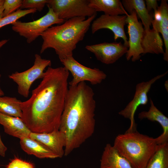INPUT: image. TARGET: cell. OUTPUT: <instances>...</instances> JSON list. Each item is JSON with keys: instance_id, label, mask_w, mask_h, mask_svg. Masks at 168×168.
I'll use <instances>...</instances> for the list:
<instances>
[{"instance_id": "6da1fadb", "label": "cell", "mask_w": 168, "mask_h": 168, "mask_svg": "<svg viewBox=\"0 0 168 168\" xmlns=\"http://www.w3.org/2000/svg\"><path fill=\"white\" fill-rule=\"evenodd\" d=\"M69 75L64 67H48L31 97L22 101L21 119L31 132L48 133L59 129Z\"/></svg>"}, {"instance_id": "7a4b0ae2", "label": "cell", "mask_w": 168, "mask_h": 168, "mask_svg": "<svg viewBox=\"0 0 168 168\" xmlns=\"http://www.w3.org/2000/svg\"><path fill=\"white\" fill-rule=\"evenodd\" d=\"M94 96L93 89L85 82L68 88L59 129L66 137L64 156L80 147L94 132Z\"/></svg>"}, {"instance_id": "3957f363", "label": "cell", "mask_w": 168, "mask_h": 168, "mask_svg": "<svg viewBox=\"0 0 168 168\" xmlns=\"http://www.w3.org/2000/svg\"><path fill=\"white\" fill-rule=\"evenodd\" d=\"M96 15L76 17L51 26L40 35L43 39L40 53L48 48L54 49L60 60L73 56L77 45L83 39Z\"/></svg>"}, {"instance_id": "277c9868", "label": "cell", "mask_w": 168, "mask_h": 168, "mask_svg": "<svg viewBox=\"0 0 168 168\" xmlns=\"http://www.w3.org/2000/svg\"><path fill=\"white\" fill-rule=\"evenodd\" d=\"M113 146L133 168H145L158 145L156 138L141 134L135 129H128L118 135Z\"/></svg>"}, {"instance_id": "5b68a950", "label": "cell", "mask_w": 168, "mask_h": 168, "mask_svg": "<svg viewBox=\"0 0 168 168\" xmlns=\"http://www.w3.org/2000/svg\"><path fill=\"white\" fill-rule=\"evenodd\" d=\"M48 8L47 13L39 19L32 21L22 22L18 20L12 24V29L30 43L53 25L61 24L65 21L59 18L52 9Z\"/></svg>"}, {"instance_id": "8992f818", "label": "cell", "mask_w": 168, "mask_h": 168, "mask_svg": "<svg viewBox=\"0 0 168 168\" xmlns=\"http://www.w3.org/2000/svg\"><path fill=\"white\" fill-rule=\"evenodd\" d=\"M33 65L27 70L21 72H16L9 76V77L17 85L18 93L23 96L28 97L30 87L36 80L42 79L45 68L50 67L51 62L49 59L42 58L38 54L35 55Z\"/></svg>"}, {"instance_id": "52a82bcc", "label": "cell", "mask_w": 168, "mask_h": 168, "mask_svg": "<svg viewBox=\"0 0 168 168\" xmlns=\"http://www.w3.org/2000/svg\"><path fill=\"white\" fill-rule=\"evenodd\" d=\"M89 0H48V7L65 21L76 17L96 15L97 12L89 5Z\"/></svg>"}, {"instance_id": "ba28073f", "label": "cell", "mask_w": 168, "mask_h": 168, "mask_svg": "<svg viewBox=\"0 0 168 168\" xmlns=\"http://www.w3.org/2000/svg\"><path fill=\"white\" fill-rule=\"evenodd\" d=\"M60 61L72 75V79L69 83L70 86H75L86 81L95 85L100 83L106 77V75L103 71L98 68L86 67L78 62L73 56Z\"/></svg>"}, {"instance_id": "9c48e42d", "label": "cell", "mask_w": 168, "mask_h": 168, "mask_svg": "<svg viewBox=\"0 0 168 168\" xmlns=\"http://www.w3.org/2000/svg\"><path fill=\"white\" fill-rule=\"evenodd\" d=\"M126 22L128 24L129 48L126 54V57L127 60L131 59L135 62L139 60L141 54H143L141 42L144 29L141 22L138 21L134 10L127 15Z\"/></svg>"}, {"instance_id": "30bf717a", "label": "cell", "mask_w": 168, "mask_h": 168, "mask_svg": "<svg viewBox=\"0 0 168 168\" xmlns=\"http://www.w3.org/2000/svg\"><path fill=\"white\" fill-rule=\"evenodd\" d=\"M168 72L158 75L149 80L142 82L138 83L136 87L135 91L133 97L124 109L120 111L119 114L124 117L130 120V125L128 129L136 128L134 116L138 107L141 105H145L148 102L147 94L152 85L156 81L164 77Z\"/></svg>"}, {"instance_id": "8fae6325", "label": "cell", "mask_w": 168, "mask_h": 168, "mask_svg": "<svg viewBox=\"0 0 168 168\" xmlns=\"http://www.w3.org/2000/svg\"><path fill=\"white\" fill-rule=\"evenodd\" d=\"M127 15L111 16L102 14L92 22L91 32L94 34L102 29H108L111 30L114 35L115 41L119 38L124 40V44L128 47V40L124 30L126 24Z\"/></svg>"}, {"instance_id": "7c38bea8", "label": "cell", "mask_w": 168, "mask_h": 168, "mask_svg": "<svg viewBox=\"0 0 168 168\" xmlns=\"http://www.w3.org/2000/svg\"><path fill=\"white\" fill-rule=\"evenodd\" d=\"M86 49L93 53L96 59L102 63L109 64L115 62L126 54L128 48L120 42H104L87 45Z\"/></svg>"}, {"instance_id": "4fadbf2b", "label": "cell", "mask_w": 168, "mask_h": 168, "mask_svg": "<svg viewBox=\"0 0 168 168\" xmlns=\"http://www.w3.org/2000/svg\"><path fill=\"white\" fill-rule=\"evenodd\" d=\"M29 137L45 146L58 158H61L64 156L66 137L64 133L59 130L48 133L31 132Z\"/></svg>"}, {"instance_id": "5bb4252c", "label": "cell", "mask_w": 168, "mask_h": 168, "mask_svg": "<svg viewBox=\"0 0 168 168\" xmlns=\"http://www.w3.org/2000/svg\"><path fill=\"white\" fill-rule=\"evenodd\" d=\"M154 19L152 21L153 28L162 35L165 50L163 59L168 61V5L166 0H162L157 9L154 11Z\"/></svg>"}, {"instance_id": "9a60e30c", "label": "cell", "mask_w": 168, "mask_h": 168, "mask_svg": "<svg viewBox=\"0 0 168 168\" xmlns=\"http://www.w3.org/2000/svg\"><path fill=\"white\" fill-rule=\"evenodd\" d=\"M150 106L147 111L139 113L138 118L140 119H147L152 121L158 122L162 127L163 132L156 138L157 144H161L168 142V118L155 105L151 99L150 100Z\"/></svg>"}, {"instance_id": "2e32d148", "label": "cell", "mask_w": 168, "mask_h": 168, "mask_svg": "<svg viewBox=\"0 0 168 168\" xmlns=\"http://www.w3.org/2000/svg\"><path fill=\"white\" fill-rule=\"evenodd\" d=\"M0 124L6 133L21 139L29 137L31 131L21 118L0 113Z\"/></svg>"}, {"instance_id": "e0dca14e", "label": "cell", "mask_w": 168, "mask_h": 168, "mask_svg": "<svg viewBox=\"0 0 168 168\" xmlns=\"http://www.w3.org/2000/svg\"><path fill=\"white\" fill-rule=\"evenodd\" d=\"M100 168H133L113 145L107 144L100 160Z\"/></svg>"}, {"instance_id": "ac0fdd59", "label": "cell", "mask_w": 168, "mask_h": 168, "mask_svg": "<svg viewBox=\"0 0 168 168\" xmlns=\"http://www.w3.org/2000/svg\"><path fill=\"white\" fill-rule=\"evenodd\" d=\"M22 149L29 155H32L41 159H54L58 156L45 146L29 137L20 139Z\"/></svg>"}, {"instance_id": "d6986e66", "label": "cell", "mask_w": 168, "mask_h": 168, "mask_svg": "<svg viewBox=\"0 0 168 168\" xmlns=\"http://www.w3.org/2000/svg\"><path fill=\"white\" fill-rule=\"evenodd\" d=\"M121 2L124 9L129 14L133 10L135 11L144 26V31H148L150 29L153 18L147 9L145 1L143 0H123Z\"/></svg>"}, {"instance_id": "ffe728a7", "label": "cell", "mask_w": 168, "mask_h": 168, "mask_svg": "<svg viewBox=\"0 0 168 168\" xmlns=\"http://www.w3.org/2000/svg\"><path fill=\"white\" fill-rule=\"evenodd\" d=\"M141 46L143 54L147 53L163 54L164 53L163 41L159 33L153 28L147 32L144 31Z\"/></svg>"}, {"instance_id": "44dd1931", "label": "cell", "mask_w": 168, "mask_h": 168, "mask_svg": "<svg viewBox=\"0 0 168 168\" xmlns=\"http://www.w3.org/2000/svg\"><path fill=\"white\" fill-rule=\"evenodd\" d=\"M89 6L96 12H102L104 14L120 15L128 14L119 0H89Z\"/></svg>"}, {"instance_id": "7402d4cb", "label": "cell", "mask_w": 168, "mask_h": 168, "mask_svg": "<svg viewBox=\"0 0 168 168\" xmlns=\"http://www.w3.org/2000/svg\"><path fill=\"white\" fill-rule=\"evenodd\" d=\"M21 102L15 97L0 96V113L21 118Z\"/></svg>"}, {"instance_id": "603a6c76", "label": "cell", "mask_w": 168, "mask_h": 168, "mask_svg": "<svg viewBox=\"0 0 168 168\" xmlns=\"http://www.w3.org/2000/svg\"><path fill=\"white\" fill-rule=\"evenodd\" d=\"M145 168H168V142L158 145Z\"/></svg>"}, {"instance_id": "cb8c5ba5", "label": "cell", "mask_w": 168, "mask_h": 168, "mask_svg": "<svg viewBox=\"0 0 168 168\" xmlns=\"http://www.w3.org/2000/svg\"><path fill=\"white\" fill-rule=\"evenodd\" d=\"M35 9L22 10L19 9L14 12L0 18V29L7 25L12 24L19 18L26 15L34 13L37 11Z\"/></svg>"}, {"instance_id": "d4e9b609", "label": "cell", "mask_w": 168, "mask_h": 168, "mask_svg": "<svg viewBox=\"0 0 168 168\" xmlns=\"http://www.w3.org/2000/svg\"><path fill=\"white\" fill-rule=\"evenodd\" d=\"M22 2V0H4L2 17L10 14L20 8Z\"/></svg>"}, {"instance_id": "484cf974", "label": "cell", "mask_w": 168, "mask_h": 168, "mask_svg": "<svg viewBox=\"0 0 168 168\" xmlns=\"http://www.w3.org/2000/svg\"><path fill=\"white\" fill-rule=\"evenodd\" d=\"M48 0H24L20 9H35L41 12L47 4Z\"/></svg>"}, {"instance_id": "4316f807", "label": "cell", "mask_w": 168, "mask_h": 168, "mask_svg": "<svg viewBox=\"0 0 168 168\" xmlns=\"http://www.w3.org/2000/svg\"><path fill=\"white\" fill-rule=\"evenodd\" d=\"M7 168H35L30 162L16 158L12 160L6 166Z\"/></svg>"}, {"instance_id": "83f0119b", "label": "cell", "mask_w": 168, "mask_h": 168, "mask_svg": "<svg viewBox=\"0 0 168 168\" xmlns=\"http://www.w3.org/2000/svg\"><path fill=\"white\" fill-rule=\"evenodd\" d=\"M147 9L149 13L152 9L155 11L157 9L158 7L157 1L156 0H146Z\"/></svg>"}, {"instance_id": "f1b7e54d", "label": "cell", "mask_w": 168, "mask_h": 168, "mask_svg": "<svg viewBox=\"0 0 168 168\" xmlns=\"http://www.w3.org/2000/svg\"><path fill=\"white\" fill-rule=\"evenodd\" d=\"M7 150V148L3 143L0 135V155L4 157Z\"/></svg>"}, {"instance_id": "f546056e", "label": "cell", "mask_w": 168, "mask_h": 168, "mask_svg": "<svg viewBox=\"0 0 168 168\" xmlns=\"http://www.w3.org/2000/svg\"><path fill=\"white\" fill-rule=\"evenodd\" d=\"M4 0H0V18L3 17V13L4 11L3 4Z\"/></svg>"}, {"instance_id": "4dcf8cb0", "label": "cell", "mask_w": 168, "mask_h": 168, "mask_svg": "<svg viewBox=\"0 0 168 168\" xmlns=\"http://www.w3.org/2000/svg\"><path fill=\"white\" fill-rule=\"evenodd\" d=\"M8 40L7 39L2 40L0 41V49L4 44H6Z\"/></svg>"}, {"instance_id": "1f68e13d", "label": "cell", "mask_w": 168, "mask_h": 168, "mask_svg": "<svg viewBox=\"0 0 168 168\" xmlns=\"http://www.w3.org/2000/svg\"><path fill=\"white\" fill-rule=\"evenodd\" d=\"M1 77V75L0 73V79ZM4 95V93L2 90V89L0 87V96H3Z\"/></svg>"}, {"instance_id": "d6a6232c", "label": "cell", "mask_w": 168, "mask_h": 168, "mask_svg": "<svg viewBox=\"0 0 168 168\" xmlns=\"http://www.w3.org/2000/svg\"><path fill=\"white\" fill-rule=\"evenodd\" d=\"M168 84V81H166L165 83V88H166V89L167 90V91H168V89L167 88V85ZM167 86H168V85H167Z\"/></svg>"}]
</instances>
